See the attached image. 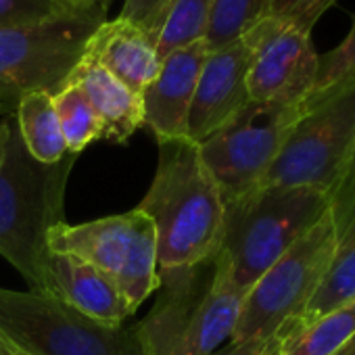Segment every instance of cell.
Returning a JSON list of instances; mask_svg holds the SVG:
<instances>
[{
	"instance_id": "6da1fadb",
	"label": "cell",
	"mask_w": 355,
	"mask_h": 355,
	"mask_svg": "<svg viewBox=\"0 0 355 355\" xmlns=\"http://www.w3.org/2000/svg\"><path fill=\"white\" fill-rule=\"evenodd\" d=\"M159 297L132 330L144 355H211L232 340L247 291L232 278L226 253L159 270Z\"/></svg>"
},
{
	"instance_id": "7a4b0ae2",
	"label": "cell",
	"mask_w": 355,
	"mask_h": 355,
	"mask_svg": "<svg viewBox=\"0 0 355 355\" xmlns=\"http://www.w3.org/2000/svg\"><path fill=\"white\" fill-rule=\"evenodd\" d=\"M157 142V173L138 209L155 224L159 270L187 268L220 251L226 205L197 142Z\"/></svg>"
},
{
	"instance_id": "3957f363",
	"label": "cell",
	"mask_w": 355,
	"mask_h": 355,
	"mask_svg": "<svg viewBox=\"0 0 355 355\" xmlns=\"http://www.w3.org/2000/svg\"><path fill=\"white\" fill-rule=\"evenodd\" d=\"M76 157L67 153L57 163L36 161L11 117L9 144L0 163V255L42 295L49 232L65 222L63 201Z\"/></svg>"
},
{
	"instance_id": "277c9868",
	"label": "cell",
	"mask_w": 355,
	"mask_h": 355,
	"mask_svg": "<svg viewBox=\"0 0 355 355\" xmlns=\"http://www.w3.org/2000/svg\"><path fill=\"white\" fill-rule=\"evenodd\" d=\"M330 209L328 195L288 187H257L228 203L220 249L234 282L249 291Z\"/></svg>"
},
{
	"instance_id": "5b68a950",
	"label": "cell",
	"mask_w": 355,
	"mask_h": 355,
	"mask_svg": "<svg viewBox=\"0 0 355 355\" xmlns=\"http://www.w3.org/2000/svg\"><path fill=\"white\" fill-rule=\"evenodd\" d=\"M355 153V80L311 94L261 187L311 189L336 197Z\"/></svg>"
},
{
	"instance_id": "8992f818",
	"label": "cell",
	"mask_w": 355,
	"mask_h": 355,
	"mask_svg": "<svg viewBox=\"0 0 355 355\" xmlns=\"http://www.w3.org/2000/svg\"><path fill=\"white\" fill-rule=\"evenodd\" d=\"M107 15L73 11L40 24L0 30V115L30 92L57 94L80 65L92 32Z\"/></svg>"
},
{
	"instance_id": "52a82bcc",
	"label": "cell",
	"mask_w": 355,
	"mask_h": 355,
	"mask_svg": "<svg viewBox=\"0 0 355 355\" xmlns=\"http://www.w3.org/2000/svg\"><path fill=\"white\" fill-rule=\"evenodd\" d=\"M334 247L336 220L330 209L247 291L232 340L272 338L299 322L330 268Z\"/></svg>"
},
{
	"instance_id": "ba28073f",
	"label": "cell",
	"mask_w": 355,
	"mask_h": 355,
	"mask_svg": "<svg viewBox=\"0 0 355 355\" xmlns=\"http://www.w3.org/2000/svg\"><path fill=\"white\" fill-rule=\"evenodd\" d=\"M0 332L30 355H144L132 328L103 326L38 291L0 288Z\"/></svg>"
},
{
	"instance_id": "9c48e42d",
	"label": "cell",
	"mask_w": 355,
	"mask_h": 355,
	"mask_svg": "<svg viewBox=\"0 0 355 355\" xmlns=\"http://www.w3.org/2000/svg\"><path fill=\"white\" fill-rule=\"evenodd\" d=\"M49 249L96 266L119 286L134 311L159 288L155 224L138 207L78 226L63 222L49 232Z\"/></svg>"
},
{
	"instance_id": "30bf717a",
	"label": "cell",
	"mask_w": 355,
	"mask_h": 355,
	"mask_svg": "<svg viewBox=\"0 0 355 355\" xmlns=\"http://www.w3.org/2000/svg\"><path fill=\"white\" fill-rule=\"evenodd\" d=\"M303 105L249 101L228 123L199 144L224 205L261 187Z\"/></svg>"
},
{
	"instance_id": "8fae6325",
	"label": "cell",
	"mask_w": 355,
	"mask_h": 355,
	"mask_svg": "<svg viewBox=\"0 0 355 355\" xmlns=\"http://www.w3.org/2000/svg\"><path fill=\"white\" fill-rule=\"evenodd\" d=\"M251 49L247 73L249 98L257 103L303 105L318 82L320 55L311 32L268 17L243 36Z\"/></svg>"
},
{
	"instance_id": "7c38bea8",
	"label": "cell",
	"mask_w": 355,
	"mask_h": 355,
	"mask_svg": "<svg viewBox=\"0 0 355 355\" xmlns=\"http://www.w3.org/2000/svg\"><path fill=\"white\" fill-rule=\"evenodd\" d=\"M249 63L251 49L243 38L207 55L189 111V140L201 144L251 101L247 88Z\"/></svg>"
},
{
	"instance_id": "4fadbf2b",
	"label": "cell",
	"mask_w": 355,
	"mask_h": 355,
	"mask_svg": "<svg viewBox=\"0 0 355 355\" xmlns=\"http://www.w3.org/2000/svg\"><path fill=\"white\" fill-rule=\"evenodd\" d=\"M207 55L205 42L173 51L161 61L157 78L142 92V125H146L157 140L187 138L189 111Z\"/></svg>"
},
{
	"instance_id": "5bb4252c",
	"label": "cell",
	"mask_w": 355,
	"mask_h": 355,
	"mask_svg": "<svg viewBox=\"0 0 355 355\" xmlns=\"http://www.w3.org/2000/svg\"><path fill=\"white\" fill-rule=\"evenodd\" d=\"M46 295H53L86 318L119 328L134 313L119 286L90 261L73 253L51 251L44 263Z\"/></svg>"
},
{
	"instance_id": "9a60e30c",
	"label": "cell",
	"mask_w": 355,
	"mask_h": 355,
	"mask_svg": "<svg viewBox=\"0 0 355 355\" xmlns=\"http://www.w3.org/2000/svg\"><path fill=\"white\" fill-rule=\"evenodd\" d=\"M84 57L94 59L140 96L161 69L155 36L123 17L103 21L92 32Z\"/></svg>"
},
{
	"instance_id": "2e32d148",
	"label": "cell",
	"mask_w": 355,
	"mask_h": 355,
	"mask_svg": "<svg viewBox=\"0 0 355 355\" xmlns=\"http://www.w3.org/2000/svg\"><path fill=\"white\" fill-rule=\"evenodd\" d=\"M69 82L78 84L86 92L92 109L103 121L105 138L113 142H128V138L142 128V96L132 92L94 59L82 57Z\"/></svg>"
},
{
	"instance_id": "e0dca14e",
	"label": "cell",
	"mask_w": 355,
	"mask_h": 355,
	"mask_svg": "<svg viewBox=\"0 0 355 355\" xmlns=\"http://www.w3.org/2000/svg\"><path fill=\"white\" fill-rule=\"evenodd\" d=\"M332 214L336 220L334 255L301 320H313L355 299V195L343 209Z\"/></svg>"
},
{
	"instance_id": "ac0fdd59",
	"label": "cell",
	"mask_w": 355,
	"mask_h": 355,
	"mask_svg": "<svg viewBox=\"0 0 355 355\" xmlns=\"http://www.w3.org/2000/svg\"><path fill=\"white\" fill-rule=\"evenodd\" d=\"M355 334V299L313 320L295 322L276 355H336Z\"/></svg>"
},
{
	"instance_id": "d6986e66",
	"label": "cell",
	"mask_w": 355,
	"mask_h": 355,
	"mask_svg": "<svg viewBox=\"0 0 355 355\" xmlns=\"http://www.w3.org/2000/svg\"><path fill=\"white\" fill-rule=\"evenodd\" d=\"M15 121L28 153L42 163H57L67 155L53 94L30 92L15 107Z\"/></svg>"
},
{
	"instance_id": "ffe728a7",
	"label": "cell",
	"mask_w": 355,
	"mask_h": 355,
	"mask_svg": "<svg viewBox=\"0 0 355 355\" xmlns=\"http://www.w3.org/2000/svg\"><path fill=\"white\" fill-rule=\"evenodd\" d=\"M211 15V0H169L157 32V55L163 61L173 51L203 42Z\"/></svg>"
},
{
	"instance_id": "44dd1931",
	"label": "cell",
	"mask_w": 355,
	"mask_h": 355,
	"mask_svg": "<svg viewBox=\"0 0 355 355\" xmlns=\"http://www.w3.org/2000/svg\"><path fill=\"white\" fill-rule=\"evenodd\" d=\"M270 15L272 0H211L209 28L203 42L209 53L224 49L241 40Z\"/></svg>"
},
{
	"instance_id": "7402d4cb",
	"label": "cell",
	"mask_w": 355,
	"mask_h": 355,
	"mask_svg": "<svg viewBox=\"0 0 355 355\" xmlns=\"http://www.w3.org/2000/svg\"><path fill=\"white\" fill-rule=\"evenodd\" d=\"M53 103L67 144V153L80 155L90 142L105 138L103 121L98 119L86 92L78 84L67 82V86L53 96Z\"/></svg>"
},
{
	"instance_id": "603a6c76",
	"label": "cell",
	"mask_w": 355,
	"mask_h": 355,
	"mask_svg": "<svg viewBox=\"0 0 355 355\" xmlns=\"http://www.w3.org/2000/svg\"><path fill=\"white\" fill-rule=\"evenodd\" d=\"M67 0H0V30L40 24L73 13Z\"/></svg>"
},
{
	"instance_id": "cb8c5ba5",
	"label": "cell",
	"mask_w": 355,
	"mask_h": 355,
	"mask_svg": "<svg viewBox=\"0 0 355 355\" xmlns=\"http://www.w3.org/2000/svg\"><path fill=\"white\" fill-rule=\"evenodd\" d=\"M349 80H355V15L347 38L330 53L320 55L318 82L311 94L326 92Z\"/></svg>"
},
{
	"instance_id": "d4e9b609",
	"label": "cell",
	"mask_w": 355,
	"mask_h": 355,
	"mask_svg": "<svg viewBox=\"0 0 355 355\" xmlns=\"http://www.w3.org/2000/svg\"><path fill=\"white\" fill-rule=\"evenodd\" d=\"M336 3V0H272V15L276 19L299 26L305 32L318 24V19Z\"/></svg>"
},
{
	"instance_id": "484cf974",
	"label": "cell",
	"mask_w": 355,
	"mask_h": 355,
	"mask_svg": "<svg viewBox=\"0 0 355 355\" xmlns=\"http://www.w3.org/2000/svg\"><path fill=\"white\" fill-rule=\"evenodd\" d=\"M167 3L169 0H125L119 17L142 26L146 32H150L157 38Z\"/></svg>"
},
{
	"instance_id": "4316f807",
	"label": "cell",
	"mask_w": 355,
	"mask_h": 355,
	"mask_svg": "<svg viewBox=\"0 0 355 355\" xmlns=\"http://www.w3.org/2000/svg\"><path fill=\"white\" fill-rule=\"evenodd\" d=\"M288 328L278 332V334H274L272 338H253V340H241V343L230 340L226 347L218 349L211 355H276L284 334L288 332Z\"/></svg>"
},
{
	"instance_id": "83f0119b",
	"label": "cell",
	"mask_w": 355,
	"mask_h": 355,
	"mask_svg": "<svg viewBox=\"0 0 355 355\" xmlns=\"http://www.w3.org/2000/svg\"><path fill=\"white\" fill-rule=\"evenodd\" d=\"M353 195H355V153H353V161H351V167H349L345 182H343L340 191L336 193V197L332 199V211L343 209L353 199Z\"/></svg>"
},
{
	"instance_id": "f1b7e54d",
	"label": "cell",
	"mask_w": 355,
	"mask_h": 355,
	"mask_svg": "<svg viewBox=\"0 0 355 355\" xmlns=\"http://www.w3.org/2000/svg\"><path fill=\"white\" fill-rule=\"evenodd\" d=\"M67 3L78 9V11H88V13H101L107 15V9L113 0H67Z\"/></svg>"
},
{
	"instance_id": "f546056e",
	"label": "cell",
	"mask_w": 355,
	"mask_h": 355,
	"mask_svg": "<svg viewBox=\"0 0 355 355\" xmlns=\"http://www.w3.org/2000/svg\"><path fill=\"white\" fill-rule=\"evenodd\" d=\"M9 134H11V117L0 115V163H3V159H5V153H7Z\"/></svg>"
},
{
	"instance_id": "4dcf8cb0",
	"label": "cell",
	"mask_w": 355,
	"mask_h": 355,
	"mask_svg": "<svg viewBox=\"0 0 355 355\" xmlns=\"http://www.w3.org/2000/svg\"><path fill=\"white\" fill-rule=\"evenodd\" d=\"M0 355H30V353L24 351L21 347L13 345L3 332H0Z\"/></svg>"
},
{
	"instance_id": "1f68e13d",
	"label": "cell",
	"mask_w": 355,
	"mask_h": 355,
	"mask_svg": "<svg viewBox=\"0 0 355 355\" xmlns=\"http://www.w3.org/2000/svg\"><path fill=\"white\" fill-rule=\"evenodd\" d=\"M336 355H355V334L349 338V343H347V345H345Z\"/></svg>"
}]
</instances>
